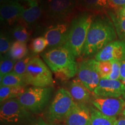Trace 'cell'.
<instances>
[{
    "mask_svg": "<svg viewBox=\"0 0 125 125\" xmlns=\"http://www.w3.org/2000/svg\"><path fill=\"white\" fill-rule=\"evenodd\" d=\"M48 46V43L44 37H38L34 38L31 42L30 48L34 53H42Z\"/></svg>",
    "mask_w": 125,
    "mask_h": 125,
    "instance_id": "obj_27",
    "label": "cell"
},
{
    "mask_svg": "<svg viewBox=\"0 0 125 125\" xmlns=\"http://www.w3.org/2000/svg\"><path fill=\"white\" fill-rule=\"evenodd\" d=\"M27 52L26 43L15 41L12 43L8 54L12 59L18 62L26 57Z\"/></svg>",
    "mask_w": 125,
    "mask_h": 125,
    "instance_id": "obj_22",
    "label": "cell"
},
{
    "mask_svg": "<svg viewBox=\"0 0 125 125\" xmlns=\"http://www.w3.org/2000/svg\"><path fill=\"white\" fill-rule=\"evenodd\" d=\"M125 93V85L121 81L103 78L93 92L94 96L109 98H119Z\"/></svg>",
    "mask_w": 125,
    "mask_h": 125,
    "instance_id": "obj_12",
    "label": "cell"
},
{
    "mask_svg": "<svg viewBox=\"0 0 125 125\" xmlns=\"http://www.w3.org/2000/svg\"><path fill=\"white\" fill-rule=\"evenodd\" d=\"M92 104L100 112L108 116H116L123 113L125 100L122 98L100 97L94 96Z\"/></svg>",
    "mask_w": 125,
    "mask_h": 125,
    "instance_id": "obj_10",
    "label": "cell"
},
{
    "mask_svg": "<svg viewBox=\"0 0 125 125\" xmlns=\"http://www.w3.org/2000/svg\"><path fill=\"white\" fill-rule=\"evenodd\" d=\"M16 61L12 59L8 53L1 56L0 62V79L10 72L13 71Z\"/></svg>",
    "mask_w": 125,
    "mask_h": 125,
    "instance_id": "obj_24",
    "label": "cell"
},
{
    "mask_svg": "<svg viewBox=\"0 0 125 125\" xmlns=\"http://www.w3.org/2000/svg\"><path fill=\"white\" fill-rule=\"evenodd\" d=\"M10 38L7 34L1 32L0 37V53L1 56L8 53L12 45Z\"/></svg>",
    "mask_w": 125,
    "mask_h": 125,
    "instance_id": "obj_29",
    "label": "cell"
},
{
    "mask_svg": "<svg viewBox=\"0 0 125 125\" xmlns=\"http://www.w3.org/2000/svg\"><path fill=\"white\" fill-rule=\"evenodd\" d=\"M32 58V56H26L23 59L16 62L15 67H14L13 71L24 78L26 70H27L28 64H29L30 61L31 60V59Z\"/></svg>",
    "mask_w": 125,
    "mask_h": 125,
    "instance_id": "obj_28",
    "label": "cell"
},
{
    "mask_svg": "<svg viewBox=\"0 0 125 125\" xmlns=\"http://www.w3.org/2000/svg\"><path fill=\"white\" fill-rule=\"evenodd\" d=\"M52 92L51 87L32 86L26 89L18 99L29 111L37 113L41 111L49 102Z\"/></svg>",
    "mask_w": 125,
    "mask_h": 125,
    "instance_id": "obj_6",
    "label": "cell"
},
{
    "mask_svg": "<svg viewBox=\"0 0 125 125\" xmlns=\"http://www.w3.org/2000/svg\"><path fill=\"white\" fill-rule=\"evenodd\" d=\"M41 57L56 77L62 80L74 77L77 73L76 57L65 45L49 49L42 53Z\"/></svg>",
    "mask_w": 125,
    "mask_h": 125,
    "instance_id": "obj_2",
    "label": "cell"
},
{
    "mask_svg": "<svg viewBox=\"0 0 125 125\" xmlns=\"http://www.w3.org/2000/svg\"><path fill=\"white\" fill-rule=\"evenodd\" d=\"M75 103L68 90L64 88L59 89L49 107V115L51 121L58 122L65 120Z\"/></svg>",
    "mask_w": 125,
    "mask_h": 125,
    "instance_id": "obj_7",
    "label": "cell"
},
{
    "mask_svg": "<svg viewBox=\"0 0 125 125\" xmlns=\"http://www.w3.org/2000/svg\"><path fill=\"white\" fill-rule=\"evenodd\" d=\"M24 7L16 0H8L1 4L0 17L1 21L9 26H12L21 20Z\"/></svg>",
    "mask_w": 125,
    "mask_h": 125,
    "instance_id": "obj_13",
    "label": "cell"
},
{
    "mask_svg": "<svg viewBox=\"0 0 125 125\" xmlns=\"http://www.w3.org/2000/svg\"><path fill=\"white\" fill-rule=\"evenodd\" d=\"M95 16L94 13L82 12L73 19L70 24L67 42L68 48L75 57L82 55L89 31Z\"/></svg>",
    "mask_w": 125,
    "mask_h": 125,
    "instance_id": "obj_3",
    "label": "cell"
},
{
    "mask_svg": "<svg viewBox=\"0 0 125 125\" xmlns=\"http://www.w3.org/2000/svg\"><path fill=\"white\" fill-rule=\"evenodd\" d=\"M30 116V112L20 104L18 98L9 100L1 103L0 120L6 124L21 122Z\"/></svg>",
    "mask_w": 125,
    "mask_h": 125,
    "instance_id": "obj_8",
    "label": "cell"
},
{
    "mask_svg": "<svg viewBox=\"0 0 125 125\" xmlns=\"http://www.w3.org/2000/svg\"><path fill=\"white\" fill-rule=\"evenodd\" d=\"M41 8L48 19L68 21L77 9V0H41Z\"/></svg>",
    "mask_w": 125,
    "mask_h": 125,
    "instance_id": "obj_5",
    "label": "cell"
},
{
    "mask_svg": "<svg viewBox=\"0 0 125 125\" xmlns=\"http://www.w3.org/2000/svg\"><path fill=\"white\" fill-rule=\"evenodd\" d=\"M69 92L76 103L86 104L90 100V92L78 78L71 81Z\"/></svg>",
    "mask_w": 125,
    "mask_h": 125,
    "instance_id": "obj_17",
    "label": "cell"
},
{
    "mask_svg": "<svg viewBox=\"0 0 125 125\" xmlns=\"http://www.w3.org/2000/svg\"><path fill=\"white\" fill-rule=\"evenodd\" d=\"M109 8L108 0H77V9L81 12L98 13Z\"/></svg>",
    "mask_w": 125,
    "mask_h": 125,
    "instance_id": "obj_16",
    "label": "cell"
},
{
    "mask_svg": "<svg viewBox=\"0 0 125 125\" xmlns=\"http://www.w3.org/2000/svg\"><path fill=\"white\" fill-rule=\"evenodd\" d=\"M115 125H125V117H121L116 119Z\"/></svg>",
    "mask_w": 125,
    "mask_h": 125,
    "instance_id": "obj_34",
    "label": "cell"
},
{
    "mask_svg": "<svg viewBox=\"0 0 125 125\" xmlns=\"http://www.w3.org/2000/svg\"><path fill=\"white\" fill-rule=\"evenodd\" d=\"M123 116H124L125 117V108L124 109V110H123Z\"/></svg>",
    "mask_w": 125,
    "mask_h": 125,
    "instance_id": "obj_38",
    "label": "cell"
},
{
    "mask_svg": "<svg viewBox=\"0 0 125 125\" xmlns=\"http://www.w3.org/2000/svg\"><path fill=\"white\" fill-rule=\"evenodd\" d=\"M1 86H26L25 79L15 72L12 71L0 79Z\"/></svg>",
    "mask_w": 125,
    "mask_h": 125,
    "instance_id": "obj_21",
    "label": "cell"
},
{
    "mask_svg": "<svg viewBox=\"0 0 125 125\" xmlns=\"http://www.w3.org/2000/svg\"><path fill=\"white\" fill-rule=\"evenodd\" d=\"M110 8L114 10L125 6V0H108Z\"/></svg>",
    "mask_w": 125,
    "mask_h": 125,
    "instance_id": "obj_31",
    "label": "cell"
},
{
    "mask_svg": "<svg viewBox=\"0 0 125 125\" xmlns=\"http://www.w3.org/2000/svg\"><path fill=\"white\" fill-rule=\"evenodd\" d=\"M116 32L112 20L108 18H94L89 31L82 55L91 57L116 38Z\"/></svg>",
    "mask_w": 125,
    "mask_h": 125,
    "instance_id": "obj_1",
    "label": "cell"
},
{
    "mask_svg": "<svg viewBox=\"0 0 125 125\" xmlns=\"http://www.w3.org/2000/svg\"><path fill=\"white\" fill-rule=\"evenodd\" d=\"M24 78L27 85L34 87H51L54 83L51 70L38 56L30 61Z\"/></svg>",
    "mask_w": 125,
    "mask_h": 125,
    "instance_id": "obj_4",
    "label": "cell"
},
{
    "mask_svg": "<svg viewBox=\"0 0 125 125\" xmlns=\"http://www.w3.org/2000/svg\"><path fill=\"white\" fill-rule=\"evenodd\" d=\"M108 12L115 26L117 35L121 40L125 41V18L117 16L115 12L111 11Z\"/></svg>",
    "mask_w": 125,
    "mask_h": 125,
    "instance_id": "obj_23",
    "label": "cell"
},
{
    "mask_svg": "<svg viewBox=\"0 0 125 125\" xmlns=\"http://www.w3.org/2000/svg\"><path fill=\"white\" fill-rule=\"evenodd\" d=\"M95 59L83 60L78 67V78L90 92L93 93L97 86L101 77L97 70Z\"/></svg>",
    "mask_w": 125,
    "mask_h": 125,
    "instance_id": "obj_9",
    "label": "cell"
},
{
    "mask_svg": "<svg viewBox=\"0 0 125 125\" xmlns=\"http://www.w3.org/2000/svg\"><path fill=\"white\" fill-rule=\"evenodd\" d=\"M70 24L69 21L59 22L49 26L43 37L46 38L49 49L63 46L67 42Z\"/></svg>",
    "mask_w": 125,
    "mask_h": 125,
    "instance_id": "obj_11",
    "label": "cell"
},
{
    "mask_svg": "<svg viewBox=\"0 0 125 125\" xmlns=\"http://www.w3.org/2000/svg\"><path fill=\"white\" fill-rule=\"evenodd\" d=\"M125 85V58L121 61L120 80Z\"/></svg>",
    "mask_w": 125,
    "mask_h": 125,
    "instance_id": "obj_32",
    "label": "cell"
},
{
    "mask_svg": "<svg viewBox=\"0 0 125 125\" xmlns=\"http://www.w3.org/2000/svg\"><path fill=\"white\" fill-rule=\"evenodd\" d=\"M12 34L16 41L26 43L29 40L30 34L25 26L21 24H18L13 28Z\"/></svg>",
    "mask_w": 125,
    "mask_h": 125,
    "instance_id": "obj_25",
    "label": "cell"
},
{
    "mask_svg": "<svg viewBox=\"0 0 125 125\" xmlns=\"http://www.w3.org/2000/svg\"><path fill=\"white\" fill-rule=\"evenodd\" d=\"M123 99L125 100V93L124 94V95L123 96Z\"/></svg>",
    "mask_w": 125,
    "mask_h": 125,
    "instance_id": "obj_39",
    "label": "cell"
},
{
    "mask_svg": "<svg viewBox=\"0 0 125 125\" xmlns=\"http://www.w3.org/2000/svg\"><path fill=\"white\" fill-rule=\"evenodd\" d=\"M89 108L91 114L90 125H115L116 116H107L92 107Z\"/></svg>",
    "mask_w": 125,
    "mask_h": 125,
    "instance_id": "obj_20",
    "label": "cell"
},
{
    "mask_svg": "<svg viewBox=\"0 0 125 125\" xmlns=\"http://www.w3.org/2000/svg\"><path fill=\"white\" fill-rule=\"evenodd\" d=\"M96 66L101 78L107 79L112 72L111 61H96Z\"/></svg>",
    "mask_w": 125,
    "mask_h": 125,
    "instance_id": "obj_26",
    "label": "cell"
},
{
    "mask_svg": "<svg viewBox=\"0 0 125 125\" xmlns=\"http://www.w3.org/2000/svg\"><path fill=\"white\" fill-rule=\"evenodd\" d=\"M25 86H1L0 101L1 103L9 100L18 98L26 90Z\"/></svg>",
    "mask_w": 125,
    "mask_h": 125,
    "instance_id": "obj_19",
    "label": "cell"
},
{
    "mask_svg": "<svg viewBox=\"0 0 125 125\" xmlns=\"http://www.w3.org/2000/svg\"><path fill=\"white\" fill-rule=\"evenodd\" d=\"M34 125H53L50 124V123H48L46 122H43L42 121H39L38 123H35V124Z\"/></svg>",
    "mask_w": 125,
    "mask_h": 125,
    "instance_id": "obj_35",
    "label": "cell"
},
{
    "mask_svg": "<svg viewBox=\"0 0 125 125\" xmlns=\"http://www.w3.org/2000/svg\"><path fill=\"white\" fill-rule=\"evenodd\" d=\"M125 58V41H114L106 45L95 55L96 61H122Z\"/></svg>",
    "mask_w": 125,
    "mask_h": 125,
    "instance_id": "obj_14",
    "label": "cell"
},
{
    "mask_svg": "<svg viewBox=\"0 0 125 125\" xmlns=\"http://www.w3.org/2000/svg\"><path fill=\"white\" fill-rule=\"evenodd\" d=\"M64 121L65 125H90V108L86 104L76 102Z\"/></svg>",
    "mask_w": 125,
    "mask_h": 125,
    "instance_id": "obj_15",
    "label": "cell"
},
{
    "mask_svg": "<svg viewBox=\"0 0 125 125\" xmlns=\"http://www.w3.org/2000/svg\"><path fill=\"white\" fill-rule=\"evenodd\" d=\"M7 1H8V0H0V2H1V4H2L3 3L7 2Z\"/></svg>",
    "mask_w": 125,
    "mask_h": 125,
    "instance_id": "obj_37",
    "label": "cell"
},
{
    "mask_svg": "<svg viewBox=\"0 0 125 125\" xmlns=\"http://www.w3.org/2000/svg\"><path fill=\"white\" fill-rule=\"evenodd\" d=\"M40 0H31L28 3L29 7L24 9L21 20L25 24L30 25L37 22L43 13L42 9L39 5Z\"/></svg>",
    "mask_w": 125,
    "mask_h": 125,
    "instance_id": "obj_18",
    "label": "cell"
},
{
    "mask_svg": "<svg viewBox=\"0 0 125 125\" xmlns=\"http://www.w3.org/2000/svg\"><path fill=\"white\" fill-rule=\"evenodd\" d=\"M115 13L117 16L125 18V6L115 9Z\"/></svg>",
    "mask_w": 125,
    "mask_h": 125,
    "instance_id": "obj_33",
    "label": "cell"
},
{
    "mask_svg": "<svg viewBox=\"0 0 125 125\" xmlns=\"http://www.w3.org/2000/svg\"><path fill=\"white\" fill-rule=\"evenodd\" d=\"M16 1H19H19H24V2H26L28 4L29 2H30L31 0H16Z\"/></svg>",
    "mask_w": 125,
    "mask_h": 125,
    "instance_id": "obj_36",
    "label": "cell"
},
{
    "mask_svg": "<svg viewBox=\"0 0 125 125\" xmlns=\"http://www.w3.org/2000/svg\"><path fill=\"white\" fill-rule=\"evenodd\" d=\"M112 72L107 79L112 80H120L121 76V61L112 60Z\"/></svg>",
    "mask_w": 125,
    "mask_h": 125,
    "instance_id": "obj_30",
    "label": "cell"
}]
</instances>
